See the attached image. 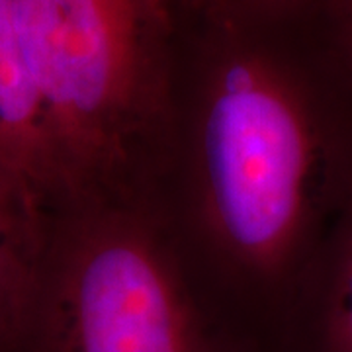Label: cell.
Masks as SVG:
<instances>
[{"label": "cell", "instance_id": "cell-1", "mask_svg": "<svg viewBox=\"0 0 352 352\" xmlns=\"http://www.w3.org/2000/svg\"><path fill=\"white\" fill-rule=\"evenodd\" d=\"M206 14L226 36L201 85L204 210L231 256L264 278L288 276L314 252L325 206H339L352 153L298 67L241 38L226 8Z\"/></svg>", "mask_w": 352, "mask_h": 352}, {"label": "cell", "instance_id": "cell-9", "mask_svg": "<svg viewBox=\"0 0 352 352\" xmlns=\"http://www.w3.org/2000/svg\"><path fill=\"white\" fill-rule=\"evenodd\" d=\"M221 0H176L178 8H190V10H201L208 12L215 8Z\"/></svg>", "mask_w": 352, "mask_h": 352}, {"label": "cell", "instance_id": "cell-7", "mask_svg": "<svg viewBox=\"0 0 352 352\" xmlns=\"http://www.w3.org/2000/svg\"><path fill=\"white\" fill-rule=\"evenodd\" d=\"M337 24V47L352 82V0H325Z\"/></svg>", "mask_w": 352, "mask_h": 352}, {"label": "cell", "instance_id": "cell-5", "mask_svg": "<svg viewBox=\"0 0 352 352\" xmlns=\"http://www.w3.org/2000/svg\"><path fill=\"white\" fill-rule=\"evenodd\" d=\"M0 164L51 206L65 198L45 116L16 38L12 0H0Z\"/></svg>", "mask_w": 352, "mask_h": 352}, {"label": "cell", "instance_id": "cell-3", "mask_svg": "<svg viewBox=\"0 0 352 352\" xmlns=\"http://www.w3.org/2000/svg\"><path fill=\"white\" fill-rule=\"evenodd\" d=\"M25 352H192L188 307L151 235L120 215H51Z\"/></svg>", "mask_w": 352, "mask_h": 352}, {"label": "cell", "instance_id": "cell-6", "mask_svg": "<svg viewBox=\"0 0 352 352\" xmlns=\"http://www.w3.org/2000/svg\"><path fill=\"white\" fill-rule=\"evenodd\" d=\"M323 252L314 292L315 352H352V178Z\"/></svg>", "mask_w": 352, "mask_h": 352}, {"label": "cell", "instance_id": "cell-4", "mask_svg": "<svg viewBox=\"0 0 352 352\" xmlns=\"http://www.w3.org/2000/svg\"><path fill=\"white\" fill-rule=\"evenodd\" d=\"M51 210L50 201L0 164V352H25Z\"/></svg>", "mask_w": 352, "mask_h": 352}, {"label": "cell", "instance_id": "cell-2", "mask_svg": "<svg viewBox=\"0 0 352 352\" xmlns=\"http://www.w3.org/2000/svg\"><path fill=\"white\" fill-rule=\"evenodd\" d=\"M176 0H12L65 198L129 157L163 112Z\"/></svg>", "mask_w": 352, "mask_h": 352}, {"label": "cell", "instance_id": "cell-8", "mask_svg": "<svg viewBox=\"0 0 352 352\" xmlns=\"http://www.w3.org/2000/svg\"><path fill=\"white\" fill-rule=\"evenodd\" d=\"M307 2L314 0H221L219 4H235V6L263 8V10H292V8H302Z\"/></svg>", "mask_w": 352, "mask_h": 352}]
</instances>
